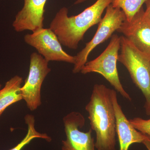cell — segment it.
Returning <instances> with one entry per match:
<instances>
[{
	"instance_id": "1",
	"label": "cell",
	"mask_w": 150,
	"mask_h": 150,
	"mask_svg": "<svg viewBox=\"0 0 150 150\" xmlns=\"http://www.w3.org/2000/svg\"><path fill=\"white\" fill-rule=\"evenodd\" d=\"M112 1L97 0L77 15L71 16H68V9L64 7L56 13L49 28L57 35L62 45L76 50L86 32L99 23L103 12Z\"/></svg>"
},
{
	"instance_id": "2",
	"label": "cell",
	"mask_w": 150,
	"mask_h": 150,
	"mask_svg": "<svg viewBox=\"0 0 150 150\" xmlns=\"http://www.w3.org/2000/svg\"><path fill=\"white\" fill-rule=\"evenodd\" d=\"M91 129L95 132L97 150H116L115 118L111 89L102 84L93 86L86 105Z\"/></svg>"
},
{
	"instance_id": "3",
	"label": "cell",
	"mask_w": 150,
	"mask_h": 150,
	"mask_svg": "<svg viewBox=\"0 0 150 150\" xmlns=\"http://www.w3.org/2000/svg\"><path fill=\"white\" fill-rule=\"evenodd\" d=\"M121 38V53L118 61L129 72L133 82L142 91L146 99L147 115L150 116V56L135 47L124 36Z\"/></svg>"
},
{
	"instance_id": "4",
	"label": "cell",
	"mask_w": 150,
	"mask_h": 150,
	"mask_svg": "<svg viewBox=\"0 0 150 150\" xmlns=\"http://www.w3.org/2000/svg\"><path fill=\"white\" fill-rule=\"evenodd\" d=\"M120 48V36L113 34L104 51L95 59L87 62L80 72L83 74L96 73L102 75L116 91L124 98L131 101V96L121 83L117 69V62Z\"/></svg>"
},
{
	"instance_id": "5",
	"label": "cell",
	"mask_w": 150,
	"mask_h": 150,
	"mask_svg": "<svg viewBox=\"0 0 150 150\" xmlns=\"http://www.w3.org/2000/svg\"><path fill=\"white\" fill-rule=\"evenodd\" d=\"M126 19L125 14L121 9L114 8L111 4L108 6L105 13L98 23L96 32L85 47L75 56L76 62L73 69L74 74L80 72L82 68L87 62L91 51L96 46L111 37Z\"/></svg>"
},
{
	"instance_id": "6",
	"label": "cell",
	"mask_w": 150,
	"mask_h": 150,
	"mask_svg": "<svg viewBox=\"0 0 150 150\" xmlns=\"http://www.w3.org/2000/svg\"><path fill=\"white\" fill-rule=\"evenodd\" d=\"M48 63L39 54L34 52L30 55L28 76L20 89L23 99L30 111L36 110L42 103L41 86L51 71Z\"/></svg>"
},
{
	"instance_id": "7",
	"label": "cell",
	"mask_w": 150,
	"mask_h": 150,
	"mask_svg": "<svg viewBox=\"0 0 150 150\" xmlns=\"http://www.w3.org/2000/svg\"><path fill=\"white\" fill-rule=\"evenodd\" d=\"M24 39L25 43L36 49L48 62L56 61L75 64V56L63 50L57 35L50 28L38 30L25 35Z\"/></svg>"
},
{
	"instance_id": "8",
	"label": "cell",
	"mask_w": 150,
	"mask_h": 150,
	"mask_svg": "<svg viewBox=\"0 0 150 150\" xmlns=\"http://www.w3.org/2000/svg\"><path fill=\"white\" fill-rule=\"evenodd\" d=\"M85 118L80 112L73 111L63 118L66 139L62 141V150H96L92 130L81 131L84 126Z\"/></svg>"
},
{
	"instance_id": "9",
	"label": "cell",
	"mask_w": 150,
	"mask_h": 150,
	"mask_svg": "<svg viewBox=\"0 0 150 150\" xmlns=\"http://www.w3.org/2000/svg\"><path fill=\"white\" fill-rule=\"evenodd\" d=\"M143 8L131 21L125 20L117 30L139 50L150 56V22L143 18Z\"/></svg>"
},
{
	"instance_id": "10",
	"label": "cell",
	"mask_w": 150,
	"mask_h": 150,
	"mask_svg": "<svg viewBox=\"0 0 150 150\" xmlns=\"http://www.w3.org/2000/svg\"><path fill=\"white\" fill-rule=\"evenodd\" d=\"M47 0H24V5L13 23L18 32L24 30L35 32L44 26V8Z\"/></svg>"
},
{
	"instance_id": "11",
	"label": "cell",
	"mask_w": 150,
	"mask_h": 150,
	"mask_svg": "<svg viewBox=\"0 0 150 150\" xmlns=\"http://www.w3.org/2000/svg\"><path fill=\"white\" fill-rule=\"evenodd\" d=\"M111 97L115 118V131L119 144V150H128L135 143H142L146 135L134 128L123 112L119 104L116 91L111 89Z\"/></svg>"
},
{
	"instance_id": "12",
	"label": "cell",
	"mask_w": 150,
	"mask_h": 150,
	"mask_svg": "<svg viewBox=\"0 0 150 150\" xmlns=\"http://www.w3.org/2000/svg\"><path fill=\"white\" fill-rule=\"evenodd\" d=\"M23 81L22 78L16 75L0 90V117L8 106L23 99L20 90Z\"/></svg>"
},
{
	"instance_id": "13",
	"label": "cell",
	"mask_w": 150,
	"mask_h": 150,
	"mask_svg": "<svg viewBox=\"0 0 150 150\" xmlns=\"http://www.w3.org/2000/svg\"><path fill=\"white\" fill-rule=\"evenodd\" d=\"M25 121L27 125V132L24 138L15 146L9 150H22L32 140L41 139L46 142H51L52 139L46 133H40L35 129V119L34 115L27 114L25 116Z\"/></svg>"
},
{
	"instance_id": "14",
	"label": "cell",
	"mask_w": 150,
	"mask_h": 150,
	"mask_svg": "<svg viewBox=\"0 0 150 150\" xmlns=\"http://www.w3.org/2000/svg\"><path fill=\"white\" fill-rule=\"evenodd\" d=\"M148 0H112L111 5L121 9L125 14L126 20L131 21L142 6Z\"/></svg>"
},
{
	"instance_id": "15",
	"label": "cell",
	"mask_w": 150,
	"mask_h": 150,
	"mask_svg": "<svg viewBox=\"0 0 150 150\" xmlns=\"http://www.w3.org/2000/svg\"><path fill=\"white\" fill-rule=\"evenodd\" d=\"M132 126L142 134L150 137V119L145 120L139 117L129 119Z\"/></svg>"
},
{
	"instance_id": "16",
	"label": "cell",
	"mask_w": 150,
	"mask_h": 150,
	"mask_svg": "<svg viewBox=\"0 0 150 150\" xmlns=\"http://www.w3.org/2000/svg\"><path fill=\"white\" fill-rule=\"evenodd\" d=\"M146 8L143 13V18L146 20L150 22V0H148L146 3Z\"/></svg>"
},
{
	"instance_id": "17",
	"label": "cell",
	"mask_w": 150,
	"mask_h": 150,
	"mask_svg": "<svg viewBox=\"0 0 150 150\" xmlns=\"http://www.w3.org/2000/svg\"><path fill=\"white\" fill-rule=\"evenodd\" d=\"M143 144L146 147L147 149L148 150H150V137L147 136L146 138L144 140L143 142Z\"/></svg>"
},
{
	"instance_id": "18",
	"label": "cell",
	"mask_w": 150,
	"mask_h": 150,
	"mask_svg": "<svg viewBox=\"0 0 150 150\" xmlns=\"http://www.w3.org/2000/svg\"><path fill=\"white\" fill-rule=\"evenodd\" d=\"M86 1H87V0H76L74 3V4H81V3L84 2Z\"/></svg>"
},
{
	"instance_id": "19",
	"label": "cell",
	"mask_w": 150,
	"mask_h": 150,
	"mask_svg": "<svg viewBox=\"0 0 150 150\" xmlns=\"http://www.w3.org/2000/svg\"><path fill=\"white\" fill-rule=\"evenodd\" d=\"M1 84H0V90L1 89Z\"/></svg>"
}]
</instances>
